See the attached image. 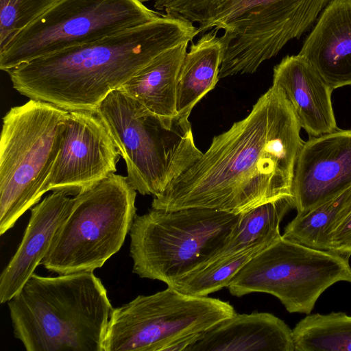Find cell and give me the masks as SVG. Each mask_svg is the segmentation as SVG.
Returning a JSON list of instances; mask_svg holds the SVG:
<instances>
[{"instance_id":"cell-21","label":"cell","mask_w":351,"mask_h":351,"mask_svg":"<svg viewBox=\"0 0 351 351\" xmlns=\"http://www.w3.org/2000/svg\"><path fill=\"white\" fill-rule=\"evenodd\" d=\"M351 213V186L311 210L297 214L282 237L304 245L329 251L330 235Z\"/></svg>"},{"instance_id":"cell-2","label":"cell","mask_w":351,"mask_h":351,"mask_svg":"<svg viewBox=\"0 0 351 351\" xmlns=\"http://www.w3.org/2000/svg\"><path fill=\"white\" fill-rule=\"evenodd\" d=\"M191 22L163 14L98 40L69 47L7 72L13 88L29 99L67 111L96 110L162 53L198 35Z\"/></svg>"},{"instance_id":"cell-26","label":"cell","mask_w":351,"mask_h":351,"mask_svg":"<svg viewBox=\"0 0 351 351\" xmlns=\"http://www.w3.org/2000/svg\"><path fill=\"white\" fill-rule=\"evenodd\" d=\"M138 1H140L142 3H144V2L148 1L149 0H138Z\"/></svg>"},{"instance_id":"cell-19","label":"cell","mask_w":351,"mask_h":351,"mask_svg":"<svg viewBox=\"0 0 351 351\" xmlns=\"http://www.w3.org/2000/svg\"><path fill=\"white\" fill-rule=\"evenodd\" d=\"M215 29L202 34L192 43L180 69L176 93L179 117L189 118L193 107L219 80L224 44Z\"/></svg>"},{"instance_id":"cell-5","label":"cell","mask_w":351,"mask_h":351,"mask_svg":"<svg viewBox=\"0 0 351 351\" xmlns=\"http://www.w3.org/2000/svg\"><path fill=\"white\" fill-rule=\"evenodd\" d=\"M96 111L125 162L128 180L141 195H160L203 154L189 118H160L121 89Z\"/></svg>"},{"instance_id":"cell-22","label":"cell","mask_w":351,"mask_h":351,"mask_svg":"<svg viewBox=\"0 0 351 351\" xmlns=\"http://www.w3.org/2000/svg\"><path fill=\"white\" fill-rule=\"evenodd\" d=\"M294 351H351V316L308 314L292 329Z\"/></svg>"},{"instance_id":"cell-14","label":"cell","mask_w":351,"mask_h":351,"mask_svg":"<svg viewBox=\"0 0 351 351\" xmlns=\"http://www.w3.org/2000/svg\"><path fill=\"white\" fill-rule=\"evenodd\" d=\"M73 203V197L53 191L31 208L22 241L0 277V302H8L23 287L47 254Z\"/></svg>"},{"instance_id":"cell-17","label":"cell","mask_w":351,"mask_h":351,"mask_svg":"<svg viewBox=\"0 0 351 351\" xmlns=\"http://www.w3.org/2000/svg\"><path fill=\"white\" fill-rule=\"evenodd\" d=\"M186 351H294L292 329L271 313H236L197 334Z\"/></svg>"},{"instance_id":"cell-15","label":"cell","mask_w":351,"mask_h":351,"mask_svg":"<svg viewBox=\"0 0 351 351\" xmlns=\"http://www.w3.org/2000/svg\"><path fill=\"white\" fill-rule=\"evenodd\" d=\"M272 86L282 91L309 136L338 130L331 101L333 89L302 56L284 57L274 68Z\"/></svg>"},{"instance_id":"cell-25","label":"cell","mask_w":351,"mask_h":351,"mask_svg":"<svg viewBox=\"0 0 351 351\" xmlns=\"http://www.w3.org/2000/svg\"><path fill=\"white\" fill-rule=\"evenodd\" d=\"M329 251L348 257L351 255V213L330 235Z\"/></svg>"},{"instance_id":"cell-4","label":"cell","mask_w":351,"mask_h":351,"mask_svg":"<svg viewBox=\"0 0 351 351\" xmlns=\"http://www.w3.org/2000/svg\"><path fill=\"white\" fill-rule=\"evenodd\" d=\"M332 0H163L167 14L223 30L219 78L255 73L291 40L308 31Z\"/></svg>"},{"instance_id":"cell-16","label":"cell","mask_w":351,"mask_h":351,"mask_svg":"<svg viewBox=\"0 0 351 351\" xmlns=\"http://www.w3.org/2000/svg\"><path fill=\"white\" fill-rule=\"evenodd\" d=\"M298 54L334 90L351 85V0H332Z\"/></svg>"},{"instance_id":"cell-1","label":"cell","mask_w":351,"mask_h":351,"mask_svg":"<svg viewBox=\"0 0 351 351\" xmlns=\"http://www.w3.org/2000/svg\"><path fill=\"white\" fill-rule=\"evenodd\" d=\"M301 127L282 91L274 86L250 114L214 136L205 153L160 195L152 208H208L241 213L293 196Z\"/></svg>"},{"instance_id":"cell-6","label":"cell","mask_w":351,"mask_h":351,"mask_svg":"<svg viewBox=\"0 0 351 351\" xmlns=\"http://www.w3.org/2000/svg\"><path fill=\"white\" fill-rule=\"evenodd\" d=\"M69 111L29 99L3 117L0 141V234L47 193Z\"/></svg>"},{"instance_id":"cell-11","label":"cell","mask_w":351,"mask_h":351,"mask_svg":"<svg viewBox=\"0 0 351 351\" xmlns=\"http://www.w3.org/2000/svg\"><path fill=\"white\" fill-rule=\"evenodd\" d=\"M235 313L228 302L188 295L167 286L114 308L103 349L166 351L173 343L202 332Z\"/></svg>"},{"instance_id":"cell-24","label":"cell","mask_w":351,"mask_h":351,"mask_svg":"<svg viewBox=\"0 0 351 351\" xmlns=\"http://www.w3.org/2000/svg\"><path fill=\"white\" fill-rule=\"evenodd\" d=\"M59 0H0V50Z\"/></svg>"},{"instance_id":"cell-9","label":"cell","mask_w":351,"mask_h":351,"mask_svg":"<svg viewBox=\"0 0 351 351\" xmlns=\"http://www.w3.org/2000/svg\"><path fill=\"white\" fill-rule=\"evenodd\" d=\"M138 0H59L0 50V69L92 43L161 16Z\"/></svg>"},{"instance_id":"cell-20","label":"cell","mask_w":351,"mask_h":351,"mask_svg":"<svg viewBox=\"0 0 351 351\" xmlns=\"http://www.w3.org/2000/svg\"><path fill=\"white\" fill-rule=\"evenodd\" d=\"M292 208H295L294 199L293 196H287L265 202L242 213L226 244L208 263L278 241L282 238L280 223Z\"/></svg>"},{"instance_id":"cell-8","label":"cell","mask_w":351,"mask_h":351,"mask_svg":"<svg viewBox=\"0 0 351 351\" xmlns=\"http://www.w3.org/2000/svg\"><path fill=\"white\" fill-rule=\"evenodd\" d=\"M136 197L127 176L115 173L75 195L40 265L58 274L101 267L119 251L130 231Z\"/></svg>"},{"instance_id":"cell-23","label":"cell","mask_w":351,"mask_h":351,"mask_svg":"<svg viewBox=\"0 0 351 351\" xmlns=\"http://www.w3.org/2000/svg\"><path fill=\"white\" fill-rule=\"evenodd\" d=\"M271 244L264 243L214 260L177 279L169 287L188 295L206 297L228 287L252 258Z\"/></svg>"},{"instance_id":"cell-12","label":"cell","mask_w":351,"mask_h":351,"mask_svg":"<svg viewBox=\"0 0 351 351\" xmlns=\"http://www.w3.org/2000/svg\"><path fill=\"white\" fill-rule=\"evenodd\" d=\"M120 157L96 110H70L46 191L84 192L114 173Z\"/></svg>"},{"instance_id":"cell-7","label":"cell","mask_w":351,"mask_h":351,"mask_svg":"<svg viewBox=\"0 0 351 351\" xmlns=\"http://www.w3.org/2000/svg\"><path fill=\"white\" fill-rule=\"evenodd\" d=\"M241 214L188 208L136 215L130 231L133 273L171 285L223 248Z\"/></svg>"},{"instance_id":"cell-13","label":"cell","mask_w":351,"mask_h":351,"mask_svg":"<svg viewBox=\"0 0 351 351\" xmlns=\"http://www.w3.org/2000/svg\"><path fill=\"white\" fill-rule=\"evenodd\" d=\"M351 186V130L309 136L298 155L292 184L297 214Z\"/></svg>"},{"instance_id":"cell-3","label":"cell","mask_w":351,"mask_h":351,"mask_svg":"<svg viewBox=\"0 0 351 351\" xmlns=\"http://www.w3.org/2000/svg\"><path fill=\"white\" fill-rule=\"evenodd\" d=\"M7 303L14 337L27 351H104L114 308L93 271L34 273Z\"/></svg>"},{"instance_id":"cell-18","label":"cell","mask_w":351,"mask_h":351,"mask_svg":"<svg viewBox=\"0 0 351 351\" xmlns=\"http://www.w3.org/2000/svg\"><path fill=\"white\" fill-rule=\"evenodd\" d=\"M189 43L162 53L119 89L160 118L176 117L177 83Z\"/></svg>"},{"instance_id":"cell-10","label":"cell","mask_w":351,"mask_h":351,"mask_svg":"<svg viewBox=\"0 0 351 351\" xmlns=\"http://www.w3.org/2000/svg\"><path fill=\"white\" fill-rule=\"evenodd\" d=\"M349 258L282 237L252 258L228 288L237 297L269 293L289 313L310 314L328 287L340 281L351 283Z\"/></svg>"}]
</instances>
